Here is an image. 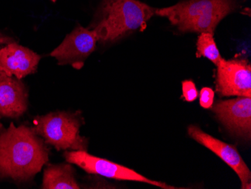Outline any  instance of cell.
I'll list each match as a JSON object with an SVG mask.
<instances>
[{"label":"cell","mask_w":251,"mask_h":189,"mask_svg":"<svg viewBox=\"0 0 251 189\" xmlns=\"http://www.w3.org/2000/svg\"><path fill=\"white\" fill-rule=\"evenodd\" d=\"M65 159L69 163L77 165L79 167L91 174L99 175L104 177L126 181H135L152 185L165 189H176L177 188L169 186L161 182L150 180L139 174L135 170L122 165L110 162L106 159L96 157L87 153V151H66L63 154Z\"/></svg>","instance_id":"5"},{"label":"cell","mask_w":251,"mask_h":189,"mask_svg":"<svg viewBox=\"0 0 251 189\" xmlns=\"http://www.w3.org/2000/svg\"><path fill=\"white\" fill-rule=\"evenodd\" d=\"M81 124L78 112H50L44 116L36 117L32 128L45 143L57 151H87L88 142L80 135Z\"/></svg>","instance_id":"4"},{"label":"cell","mask_w":251,"mask_h":189,"mask_svg":"<svg viewBox=\"0 0 251 189\" xmlns=\"http://www.w3.org/2000/svg\"><path fill=\"white\" fill-rule=\"evenodd\" d=\"M182 91H183V97L187 102H193L196 101L199 96L195 83L192 80H185L182 82Z\"/></svg>","instance_id":"14"},{"label":"cell","mask_w":251,"mask_h":189,"mask_svg":"<svg viewBox=\"0 0 251 189\" xmlns=\"http://www.w3.org/2000/svg\"><path fill=\"white\" fill-rule=\"evenodd\" d=\"M97 41L94 30L78 25L50 55L59 65H71L74 68L81 69L86 59L95 51Z\"/></svg>","instance_id":"6"},{"label":"cell","mask_w":251,"mask_h":189,"mask_svg":"<svg viewBox=\"0 0 251 189\" xmlns=\"http://www.w3.org/2000/svg\"><path fill=\"white\" fill-rule=\"evenodd\" d=\"M217 67L216 91L220 95L251 97V66L248 60L223 58Z\"/></svg>","instance_id":"7"},{"label":"cell","mask_w":251,"mask_h":189,"mask_svg":"<svg viewBox=\"0 0 251 189\" xmlns=\"http://www.w3.org/2000/svg\"><path fill=\"white\" fill-rule=\"evenodd\" d=\"M42 188L43 189H81L75 180L73 165L69 162L48 166L44 171Z\"/></svg>","instance_id":"12"},{"label":"cell","mask_w":251,"mask_h":189,"mask_svg":"<svg viewBox=\"0 0 251 189\" xmlns=\"http://www.w3.org/2000/svg\"><path fill=\"white\" fill-rule=\"evenodd\" d=\"M49 161L45 140L32 128L0 124V180L30 181Z\"/></svg>","instance_id":"1"},{"label":"cell","mask_w":251,"mask_h":189,"mask_svg":"<svg viewBox=\"0 0 251 189\" xmlns=\"http://www.w3.org/2000/svg\"><path fill=\"white\" fill-rule=\"evenodd\" d=\"M197 57H206L216 66H218L222 60L212 33L201 32L197 40Z\"/></svg>","instance_id":"13"},{"label":"cell","mask_w":251,"mask_h":189,"mask_svg":"<svg viewBox=\"0 0 251 189\" xmlns=\"http://www.w3.org/2000/svg\"><path fill=\"white\" fill-rule=\"evenodd\" d=\"M213 111L221 123L236 136L251 138V97H238L219 101Z\"/></svg>","instance_id":"8"},{"label":"cell","mask_w":251,"mask_h":189,"mask_svg":"<svg viewBox=\"0 0 251 189\" xmlns=\"http://www.w3.org/2000/svg\"><path fill=\"white\" fill-rule=\"evenodd\" d=\"M239 6V0H186L156 9L155 14L168 18L180 32L214 34L218 24Z\"/></svg>","instance_id":"3"},{"label":"cell","mask_w":251,"mask_h":189,"mask_svg":"<svg viewBox=\"0 0 251 189\" xmlns=\"http://www.w3.org/2000/svg\"><path fill=\"white\" fill-rule=\"evenodd\" d=\"M41 56L16 42L0 48V72L22 80L37 70Z\"/></svg>","instance_id":"10"},{"label":"cell","mask_w":251,"mask_h":189,"mask_svg":"<svg viewBox=\"0 0 251 189\" xmlns=\"http://www.w3.org/2000/svg\"><path fill=\"white\" fill-rule=\"evenodd\" d=\"M28 107L27 89L21 80L0 72V117L18 118Z\"/></svg>","instance_id":"11"},{"label":"cell","mask_w":251,"mask_h":189,"mask_svg":"<svg viewBox=\"0 0 251 189\" xmlns=\"http://www.w3.org/2000/svg\"><path fill=\"white\" fill-rule=\"evenodd\" d=\"M12 42H16L15 38L11 37V36L5 34L3 32H0V46H5V45L12 43Z\"/></svg>","instance_id":"16"},{"label":"cell","mask_w":251,"mask_h":189,"mask_svg":"<svg viewBox=\"0 0 251 189\" xmlns=\"http://www.w3.org/2000/svg\"><path fill=\"white\" fill-rule=\"evenodd\" d=\"M50 1H51V2H56V0H50Z\"/></svg>","instance_id":"17"},{"label":"cell","mask_w":251,"mask_h":189,"mask_svg":"<svg viewBox=\"0 0 251 189\" xmlns=\"http://www.w3.org/2000/svg\"><path fill=\"white\" fill-rule=\"evenodd\" d=\"M214 91L210 87H203L200 93V104L202 108H211L214 104Z\"/></svg>","instance_id":"15"},{"label":"cell","mask_w":251,"mask_h":189,"mask_svg":"<svg viewBox=\"0 0 251 189\" xmlns=\"http://www.w3.org/2000/svg\"><path fill=\"white\" fill-rule=\"evenodd\" d=\"M155 12L156 8L139 0H101L89 29L98 41L114 42L144 27Z\"/></svg>","instance_id":"2"},{"label":"cell","mask_w":251,"mask_h":189,"mask_svg":"<svg viewBox=\"0 0 251 189\" xmlns=\"http://www.w3.org/2000/svg\"><path fill=\"white\" fill-rule=\"evenodd\" d=\"M188 135L194 140L214 152L238 175L242 189H251V172L235 146L213 137L198 127L191 125Z\"/></svg>","instance_id":"9"}]
</instances>
